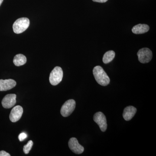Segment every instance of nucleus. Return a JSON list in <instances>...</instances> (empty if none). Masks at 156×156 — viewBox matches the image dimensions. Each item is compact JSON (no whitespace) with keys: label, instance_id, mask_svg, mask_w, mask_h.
<instances>
[{"label":"nucleus","instance_id":"obj_6","mask_svg":"<svg viewBox=\"0 0 156 156\" xmlns=\"http://www.w3.org/2000/svg\"><path fill=\"white\" fill-rule=\"evenodd\" d=\"M93 120L99 126L102 132L106 131L107 128V124L106 117L101 112H98L94 115Z\"/></svg>","mask_w":156,"mask_h":156},{"label":"nucleus","instance_id":"obj_1","mask_svg":"<svg viewBox=\"0 0 156 156\" xmlns=\"http://www.w3.org/2000/svg\"><path fill=\"white\" fill-rule=\"evenodd\" d=\"M93 73L95 80L99 85L105 87L109 84L110 78L101 66H97L94 67Z\"/></svg>","mask_w":156,"mask_h":156},{"label":"nucleus","instance_id":"obj_8","mask_svg":"<svg viewBox=\"0 0 156 156\" xmlns=\"http://www.w3.org/2000/svg\"><path fill=\"white\" fill-rule=\"evenodd\" d=\"M23 108L20 105H17L12 109L10 115V119L12 122H16L21 118Z\"/></svg>","mask_w":156,"mask_h":156},{"label":"nucleus","instance_id":"obj_13","mask_svg":"<svg viewBox=\"0 0 156 156\" xmlns=\"http://www.w3.org/2000/svg\"><path fill=\"white\" fill-rule=\"evenodd\" d=\"M13 62L16 66H21L26 63L27 58L26 56L23 54H17L14 56Z\"/></svg>","mask_w":156,"mask_h":156},{"label":"nucleus","instance_id":"obj_18","mask_svg":"<svg viewBox=\"0 0 156 156\" xmlns=\"http://www.w3.org/2000/svg\"><path fill=\"white\" fill-rule=\"evenodd\" d=\"M93 2H96L99 3H105L107 2L108 0H92Z\"/></svg>","mask_w":156,"mask_h":156},{"label":"nucleus","instance_id":"obj_16","mask_svg":"<svg viewBox=\"0 0 156 156\" xmlns=\"http://www.w3.org/2000/svg\"><path fill=\"white\" fill-rule=\"evenodd\" d=\"M27 136V134L24 133H22L19 134L18 138H19L20 141H22L25 140Z\"/></svg>","mask_w":156,"mask_h":156},{"label":"nucleus","instance_id":"obj_5","mask_svg":"<svg viewBox=\"0 0 156 156\" xmlns=\"http://www.w3.org/2000/svg\"><path fill=\"white\" fill-rule=\"evenodd\" d=\"M138 60L142 63H147L152 58V52L147 48H144L140 49L137 53Z\"/></svg>","mask_w":156,"mask_h":156},{"label":"nucleus","instance_id":"obj_17","mask_svg":"<svg viewBox=\"0 0 156 156\" xmlns=\"http://www.w3.org/2000/svg\"><path fill=\"white\" fill-rule=\"evenodd\" d=\"M11 155L8 153L4 151H0V156H10Z\"/></svg>","mask_w":156,"mask_h":156},{"label":"nucleus","instance_id":"obj_7","mask_svg":"<svg viewBox=\"0 0 156 156\" xmlns=\"http://www.w3.org/2000/svg\"><path fill=\"white\" fill-rule=\"evenodd\" d=\"M68 144L70 149L74 153L80 154L83 152V147L79 143L77 139L75 137L70 138Z\"/></svg>","mask_w":156,"mask_h":156},{"label":"nucleus","instance_id":"obj_4","mask_svg":"<svg viewBox=\"0 0 156 156\" xmlns=\"http://www.w3.org/2000/svg\"><path fill=\"white\" fill-rule=\"evenodd\" d=\"M76 108V101L73 99H69L66 101L60 110L62 116L67 117L69 116L74 111Z\"/></svg>","mask_w":156,"mask_h":156},{"label":"nucleus","instance_id":"obj_15","mask_svg":"<svg viewBox=\"0 0 156 156\" xmlns=\"http://www.w3.org/2000/svg\"><path fill=\"white\" fill-rule=\"evenodd\" d=\"M33 145V142L32 140H30L29 141L27 144L24 145L23 147V151L24 153L26 154H29L30 151Z\"/></svg>","mask_w":156,"mask_h":156},{"label":"nucleus","instance_id":"obj_12","mask_svg":"<svg viewBox=\"0 0 156 156\" xmlns=\"http://www.w3.org/2000/svg\"><path fill=\"white\" fill-rule=\"evenodd\" d=\"M149 29L148 25L145 24H139L134 26L132 29V31L134 34H139L147 32Z\"/></svg>","mask_w":156,"mask_h":156},{"label":"nucleus","instance_id":"obj_10","mask_svg":"<svg viewBox=\"0 0 156 156\" xmlns=\"http://www.w3.org/2000/svg\"><path fill=\"white\" fill-rule=\"evenodd\" d=\"M16 81L12 79L0 80V91H6L13 89L16 86Z\"/></svg>","mask_w":156,"mask_h":156},{"label":"nucleus","instance_id":"obj_14","mask_svg":"<svg viewBox=\"0 0 156 156\" xmlns=\"http://www.w3.org/2000/svg\"><path fill=\"white\" fill-rule=\"evenodd\" d=\"M115 53L113 50L107 51L104 55L103 59H102L104 63L107 64L112 61L113 59L115 58Z\"/></svg>","mask_w":156,"mask_h":156},{"label":"nucleus","instance_id":"obj_9","mask_svg":"<svg viewBox=\"0 0 156 156\" xmlns=\"http://www.w3.org/2000/svg\"><path fill=\"white\" fill-rule=\"evenodd\" d=\"M16 95L15 94H8L3 98L2 105L4 108H10L16 103Z\"/></svg>","mask_w":156,"mask_h":156},{"label":"nucleus","instance_id":"obj_11","mask_svg":"<svg viewBox=\"0 0 156 156\" xmlns=\"http://www.w3.org/2000/svg\"><path fill=\"white\" fill-rule=\"evenodd\" d=\"M136 112V108L134 106H129L127 107L123 112V117L124 119L127 121L131 120L134 117Z\"/></svg>","mask_w":156,"mask_h":156},{"label":"nucleus","instance_id":"obj_2","mask_svg":"<svg viewBox=\"0 0 156 156\" xmlns=\"http://www.w3.org/2000/svg\"><path fill=\"white\" fill-rule=\"evenodd\" d=\"M30 25V20L26 17L19 18L15 21L13 25V30L15 34L22 33L26 30Z\"/></svg>","mask_w":156,"mask_h":156},{"label":"nucleus","instance_id":"obj_19","mask_svg":"<svg viewBox=\"0 0 156 156\" xmlns=\"http://www.w3.org/2000/svg\"><path fill=\"white\" fill-rule=\"evenodd\" d=\"M3 0H0V6L2 5V3L3 2Z\"/></svg>","mask_w":156,"mask_h":156},{"label":"nucleus","instance_id":"obj_3","mask_svg":"<svg viewBox=\"0 0 156 156\" xmlns=\"http://www.w3.org/2000/svg\"><path fill=\"white\" fill-rule=\"evenodd\" d=\"M63 71L61 67L56 66L50 73L49 80L51 85L56 86L62 80Z\"/></svg>","mask_w":156,"mask_h":156}]
</instances>
